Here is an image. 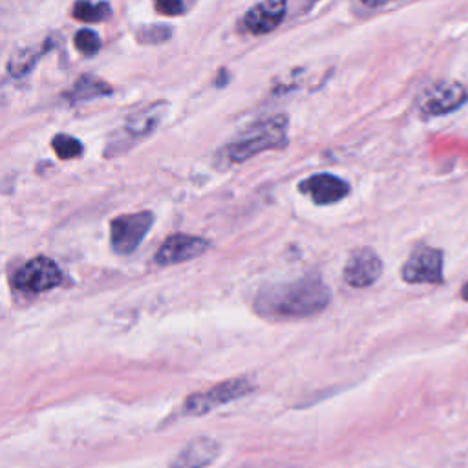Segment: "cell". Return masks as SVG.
<instances>
[{
	"instance_id": "cell-1",
	"label": "cell",
	"mask_w": 468,
	"mask_h": 468,
	"mask_svg": "<svg viewBox=\"0 0 468 468\" xmlns=\"http://www.w3.org/2000/svg\"><path fill=\"white\" fill-rule=\"evenodd\" d=\"M329 287L318 274H307L294 282L265 287L254 298V311L271 320L305 318L327 307Z\"/></svg>"
},
{
	"instance_id": "cell-2",
	"label": "cell",
	"mask_w": 468,
	"mask_h": 468,
	"mask_svg": "<svg viewBox=\"0 0 468 468\" xmlns=\"http://www.w3.org/2000/svg\"><path fill=\"white\" fill-rule=\"evenodd\" d=\"M287 126L289 121L285 113L258 119L229 141L218 157L227 165H238L261 152L283 148L287 144Z\"/></svg>"
},
{
	"instance_id": "cell-3",
	"label": "cell",
	"mask_w": 468,
	"mask_h": 468,
	"mask_svg": "<svg viewBox=\"0 0 468 468\" xmlns=\"http://www.w3.org/2000/svg\"><path fill=\"white\" fill-rule=\"evenodd\" d=\"M168 108L166 101H154L148 106H141L135 112H132L121 130L115 132V135L106 144V155H119L124 150L132 148L141 139L148 137L155 132L159 126L165 112Z\"/></svg>"
},
{
	"instance_id": "cell-4",
	"label": "cell",
	"mask_w": 468,
	"mask_h": 468,
	"mask_svg": "<svg viewBox=\"0 0 468 468\" xmlns=\"http://www.w3.org/2000/svg\"><path fill=\"white\" fill-rule=\"evenodd\" d=\"M152 225L154 214L150 210L115 216L110 221V245L113 252L121 256L132 254L141 245Z\"/></svg>"
},
{
	"instance_id": "cell-5",
	"label": "cell",
	"mask_w": 468,
	"mask_h": 468,
	"mask_svg": "<svg viewBox=\"0 0 468 468\" xmlns=\"http://www.w3.org/2000/svg\"><path fill=\"white\" fill-rule=\"evenodd\" d=\"M252 389H254V384L245 377L225 380L221 384L212 386L207 391L194 393V395L186 397V400L183 402V413H186V415L208 413L218 406H223V404H229V402L236 400V399L245 397Z\"/></svg>"
},
{
	"instance_id": "cell-6",
	"label": "cell",
	"mask_w": 468,
	"mask_h": 468,
	"mask_svg": "<svg viewBox=\"0 0 468 468\" xmlns=\"http://www.w3.org/2000/svg\"><path fill=\"white\" fill-rule=\"evenodd\" d=\"M62 278L64 274L60 267L51 258L35 256L16 269L13 276V285L22 292L38 294L60 285Z\"/></svg>"
},
{
	"instance_id": "cell-7",
	"label": "cell",
	"mask_w": 468,
	"mask_h": 468,
	"mask_svg": "<svg viewBox=\"0 0 468 468\" xmlns=\"http://www.w3.org/2000/svg\"><path fill=\"white\" fill-rule=\"evenodd\" d=\"M468 101V86L455 80L430 84L419 97V110L424 115H444L461 108Z\"/></svg>"
},
{
	"instance_id": "cell-8",
	"label": "cell",
	"mask_w": 468,
	"mask_h": 468,
	"mask_svg": "<svg viewBox=\"0 0 468 468\" xmlns=\"http://www.w3.org/2000/svg\"><path fill=\"white\" fill-rule=\"evenodd\" d=\"M442 260L444 254L441 249L419 245L411 250L400 269L402 280L408 283H441Z\"/></svg>"
},
{
	"instance_id": "cell-9",
	"label": "cell",
	"mask_w": 468,
	"mask_h": 468,
	"mask_svg": "<svg viewBox=\"0 0 468 468\" xmlns=\"http://www.w3.org/2000/svg\"><path fill=\"white\" fill-rule=\"evenodd\" d=\"M382 274V260L369 247L355 249L344 265V282L355 289H364L373 285Z\"/></svg>"
},
{
	"instance_id": "cell-10",
	"label": "cell",
	"mask_w": 468,
	"mask_h": 468,
	"mask_svg": "<svg viewBox=\"0 0 468 468\" xmlns=\"http://www.w3.org/2000/svg\"><path fill=\"white\" fill-rule=\"evenodd\" d=\"M208 241L205 238L199 236H192V234H170L155 250L154 254V261L161 267L166 265H176V263H183L188 260H194L197 256H201L203 252H207L208 249Z\"/></svg>"
},
{
	"instance_id": "cell-11",
	"label": "cell",
	"mask_w": 468,
	"mask_h": 468,
	"mask_svg": "<svg viewBox=\"0 0 468 468\" xmlns=\"http://www.w3.org/2000/svg\"><path fill=\"white\" fill-rule=\"evenodd\" d=\"M298 190L316 205H331L342 201L351 188L342 177L329 172H318L300 181Z\"/></svg>"
},
{
	"instance_id": "cell-12",
	"label": "cell",
	"mask_w": 468,
	"mask_h": 468,
	"mask_svg": "<svg viewBox=\"0 0 468 468\" xmlns=\"http://www.w3.org/2000/svg\"><path fill=\"white\" fill-rule=\"evenodd\" d=\"M287 15V4L271 0L249 7L239 18V29L250 35H263L276 29Z\"/></svg>"
},
{
	"instance_id": "cell-13",
	"label": "cell",
	"mask_w": 468,
	"mask_h": 468,
	"mask_svg": "<svg viewBox=\"0 0 468 468\" xmlns=\"http://www.w3.org/2000/svg\"><path fill=\"white\" fill-rule=\"evenodd\" d=\"M219 453V444L208 437L190 441L170 463V468H205Z\"/></svg>"
},
{
	"instance_id": "cell-14",
	"label": "cell",
	"mask_w": 468,
	"mask_h": 468,
	"mask_svg": "<svg viewBox=\"0 0 468 468\" xmlns=\"http://www.w3.org/2000/svg\"><path fill=\"white\" fill-rule=\"evenodd\" d=\"M113 90L108 82H104L102 79L91 75V73H84L77 79V82L71 86V90L68 91V99L71 102H82V101H91L97 97H104L110 95Z\"/></svg>"
},
{
	"instance_id": "cell-15",
	"label": "cell",
	"mask_w": 468,
	"mask_h": 468,
	"mask_svg": "<svg viewBox=\"0 0 468 468\" xmlns=\"http://www.w3.org/2000/svg\"><path fill=\"white\" fill-rule=\"evenodd\" d=\"M48 48L42 49H33V46H20L16 49H13L9 60H7V71L11 77H22L26 75L35 62L38 60V57L42 55V51H46Z\"/></svg>"
},
{
	"instance_id": "cell-16",
	"label": "cell",
	"mask_w": 468,
	"mask_h": 468,
	"mask_svg": "<svg viewBox=\"0 0 468 468\" xmlns=\"http://www.w3.org/2000/svg\"><path fill=\"white\" fill-rule=\"evenodd\" d=\"M112 15V7L106 2H77L71 7V16L80 22H101Z\"/></svg>"
},
{
	"instance_id": "cell-17",
	"label": "cell",
	"mask_w": 468,
	"mask_h": 468,
	"mask_svg": "<svg viewBox=\"0 0 468 468\" xmlns=\"http://www.w3.org/2000/svg\"><path fill=\"white\" fill-rule=\"evenodd\" d=\"M51 146H53V152L58 155V159H75L84 150L82 143L77 137L68 133H57L51 139Z\"/></svg>"
},
{
	"instance_id": "cell-18",
	"label": "cell",
	"mask_w": 468,
	"mask_h": 468,
	"mask_svg": "<svg viewBox=\"0 0 468 468\" xmlns=\"http://www.w3.org/2000/svg\"><path fill=\"white\" fill-rule=\"evenodd\" d=\"M73 44H75L79 53H82L86 57H91V55H95L101 49V37L93 29L82 27V29H79L75 33Z\"/></svg>"
},
{
	"instance_id": "cell-19",
	"label": "cell",
	"mask_w": 468,
	"mask_h": 468,
	"mask_svg": "<svg viewBox=\"0 0 468 468\" xmlns=\"http://www.w3.org/2000/svg\"><path fill=\"white\" fill-rule=\"evenodd\" d=\"M135 37L143 44H161L172 37V27L166 24H150L139 27Z\"/></svg>"
},
{
	"instance_id": "cell-20",
	"label": "cell",
	"mask_w": 468,
	"mask_h": 468,
	"mask_svg": "<svg viewBox=\"0 0 468 468\" xmlns=\"http://www.w3.org/2000/svg\"><path fill=\"white\" fill-rule=\"evenodd\" d=\"M186 4L179 2V0H163V2H155V9L163 15L174 16V15H183L186 11Z\"/></svg>"
},
{
	"instance_id": "cell-21",
	"label": "cell",
	"mask_w": 468,
	"mask_h": 468,
	"mask_svg": "<svg viewBox=\"0 0 468 468\" xmlns=\"http://www.w3.org/2000/svg\"><path fill=\"white\" fill-rule=\"evenodd\" d=\"M461 298L468 302V282H466V283L461 287Z\"/></svg>"
}]
</instances>
